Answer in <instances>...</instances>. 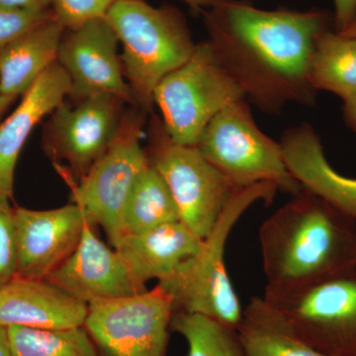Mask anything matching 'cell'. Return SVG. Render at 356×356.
<instances>
[{
  "label": "cell",
  "mask_w": 356,
  "mask_h": 356,
  "mask_svg": "<svg viewBox=\"0 0 356 356\" xmlns=\"http://www.w3.org/2000/svg\"><path fill=\"white\" fill-rule=\"evenodd\" d=\"M203 14L213 50L257 106L277 112L288 103L315 102L311 62L330 29L327 14L264 10L245 0H212Z\"/></svg>",
  "instance_id": "6da1fadb"
},
{
  "label": "cell",
  "mask_w": 356,
  "mask_h": 356,
  "mask_svg": "<svg viewBox=\"0 0 356 356\" xmlns=\"http://www.w3.org/2000/svg\"><path fill=\"white\" fill-rule=\"evenodd\" d=\"M259 229L269 286H300L356 270V220L302 187Z\"/></svg>",
  "instance_id": "7a4b0ae2"
},
{
  "label": "cell",
  "mask_w": 356,
  "mask_h": 356,
  "mask_svg": "<svg viewBox=\"0 0 356 356\" xmlns=\"http://www.w3.org/2000/svg\"><path fill=\"white\" fill-rule=\"evenodd\" d=\"M105 18L123 48L121 62L134 104L149 111L158 84L195 49L186 20L175 7L144 0H115Z\"/></svg>",
  "instance_id": "3957f363"
},
{
  "label": "cell",
  "mask_w": 356,
  "mask_h": 356,
  "mask_svg": "<svg viewBox=\"0 0 356 356\" xmlns=\"http://www.w3.org/2000/svg\"><path fill=\"white\" fill-rule=\"evenodd\" d=\"M278 191L277 185L270 182L235 189L197 254L187 259L172 277L158 282L172 297L175 312L197 314L236 331L243 308L225 266L227 241L250 206L259 201L273 202Z\"/></svg>",
  "instance_id": "277c9868"
},
{
  "label": "cell",
  "mask_w": 356,
  "mask_h": 356,
  "mask_svg": "<svg viewBox=\"0 0 356 356\" xmlns=\"http://www.w3.org/2000/svg\"><path fill=\"white\" fill-rule=\"evenodd\" d=\"M283 327L327 356H356V270L300 286H269L262 297Z\"/></svg>",
  "instance_id": "5b68a950"
},
{
  "label": "cell",
  "mask_w": 356,
  "mask_h": 356,
  "mask_svg": "<svg viewBox=\"0 0 356 356\" xmlns=\"http://www.w3.org/2000/svg\"><path fill=\"white\" fill-rule=\"evenodd\" d=\"M245 97L206 40L196 44L191 58L158 84L154 103L168 137L177 144L194 147L217 114Z\"/></svg>",
  "instance_id": "8992f818"
},
{
  "label": "cell",
  "mask_w": 356,
  "mask_h": 356,
  "mask_svg": "<svg viewBox=\"0 0 356 356\" xmlns=\"http://www.w3.org/2000/svg\"><path fill=\"white\" fill-rule=\"evenodd\" d=\"M194 147L234 188L270 182L291 195L302 189L288 170L280 143L259 128L245 99L217 114Z\"/></svg>",
  "instance_id": "52a82bcc"
},
{
  "label": "cell",
  "mask_w": 356,
  "mask_h": 356,
  "mask_svg": "<svg viewBox=\"0 0 356 356\" xmlns=\"http://www.w3.org/2000/svg\"><path fill=\"white\" fill-rule=\"evenodd\" d=\"M142 110L124 114L116 139L102 159L77 181L70 182L72 202L81 206L86 217L102 227L112 248L121 242L123 216L138 175L149 165L143 149Z\"/></svg>",
  "instance_id": "ba28073f"
},
{
  "label": "cell",
  "mask_w": 356,
  "mask_h": 356,
  "mask_svg": "<svg viewBox=\"0 0 356 356\" xmlns=\"http://www.w3.org/2000/svg\"><path fill=\"white\" fill-rule=\"evenodd\" d=\"M147 154L175 199L180 222L204 240L236 188L195 147L173 142L159 119L152 124Z\"/></svg>",
  "instance_id": "9c48e42d"
},
{
  "label": "cell",
  "mask_w": 356,
  "mask_h": 356,
  "mask_svg": "<svg viewBox=\"0 0 356 356\" xmlns=\"http://www.w3.org/2000/svg\"><path fill=\"white\" fill-rule=\"evenodd\" d=\"M172 297L161 285L126 298L89 304L83 327L97 356H166Z\"/></svg>",
  "instance_id": "30bf717a"
},
{
  "label": "cell",
  "mask_w": 356,
  "mask_h": 356,
  "mask_svg": "<svg viewBox=\"0 0 356 356\" xmlns=\"http://www.w3.org/2000/svg\"><path fill=\"white\" fill-rule=\"evenodd\" d=\"M126 102L113 95L79 99L76 106L63 102L50 115L44 131V153L63 177L77 181L102 158L116 139Z\"/></svg>",
  "instance_id": "8fae6325"
},
{
  "label": "cell",
  "mask_w": 356,
  "mask_h": 356,
  "mask_svg": "<svg viewBox=\"0 0 356 356\" xmlns=\"http://www.w3.org/2000/svg\"><path fill=\"white\" fill-rule=\"evenodd\" d=\"M65 30L58 64L70 77V96L83 99L92 95H113L134 104L118 54L120 43L106 18H95Z\"/></svg>",
  "instance_id": "7c38bea8"
},
{
  "label": "cell",
  "mask_w": 356,
  "mask_h": 356,
  "mask_svg": "<svg viewBox=\"0 0 356 356\" xmlns=\"http://www.w3.org/2000/svg\"><path fill=\"white\" fill-rule=\"evenodd\" d=\"M86 218L72 202L51 210L14 207L18 277L47 280L76 250Z\"/></svg>",
  "instance_id": "4fadbf2b"
},
{
  "label": "cell",
  "mask_w": 356,
  "mask_h": 356,
  "mask_svg": "<svg viewBox=\"0 0 356 356\" xmlns=\"http://www.w3.org/2000/svg\"><path fill=\"white\" fill-rule=\"evenodd\" d=\"M95 226L86 218L76 250L47 280L88 305L146 292L117 250L98 238Z\"/></svg>",
  "instance_id": "5bb4252c"
},
{
  "label": "cell",
  "mask_w": 356,
  "mask_h": 356,
  "mask_svg": "<svg viewBox=\"0 0 356 356\" xmlns=\"http://www.w3.org/2000/svg\"><path fill=\"white\" fill-rule=\"evenodd\" d=\"M70 95V77L58 62L55 63L0 123V195L13 197L16 165L28 138L40 122L50 116Z\"/></svg>",
  "instance_id": "9a60e30c"
},
{
  "label": "cell",
  "mask_w": 356,
  "mask_h": 356,
  "mask_svg": "<svg viewBox=\"0 0 356 356\" xmlns=\"http://www.w3.org/2000/svg\"><path fill=\"white\" fill-rule=\"evenodd\" d=\"M88 305L47 280L16 276L0 287V324L60 330L83 327Z\"/></svg>",
  "instance_id": "2e32d148"
},
{
  "label": "cell",
  "mask_w": 356,
  "mask_h": 356,
  "mask_svg": "<svg viewBox=\"0 0 356 356\" xmlns=\"http://www.w3.org/2000/svg\"><path fill=\"white\" fill-rule=\"evenodd\" d=\"M280 145L288 170L303 188L356 220V178L346 177L330 165L313 128L290 129Z\"/></svg>",
  "instance_id": "e0dca14e"
},
{
  "label": "cell",
  "mask_w": 356,
  "mask_h": 356,
  "mask_svg": "<svg viewBox=\"0 0 356 356\" xmlns=\"http://www.w3.org/2000/svg\"><path fill=\"white\" fill-rule=\"evenodd\" d=\"M198 238L178 221L161 225L140 234L123 236L115 248L131 273L143 284L168 280L202 245Z\"/></svg>",
  "instance_id": "ac0fdd59"
},
{
  "label": "cell",
  "mask_w": 356,
  "mask_h": 356,
  "mask_svg": "<svg viewBox=\"0 0 356 356\" xmlns=\"http://www.w3.org/2000/svg\"><path fill=\"white\" fill-rule=\"evenodd\" d=\"M65 26L54 15L0 51V95L18 97L58 62Z\"/></svg>",
  "instance_id": "d6986e66"
},
{
  "label": "cell",
  "mask_w": 356,
  "mask_h": 356,
  "mask_svg": "<svg viewBox=\"0 0 356 356\" xmlns=\"http://www.w3.org/2000/svg\"><path fill=\"white\" fill-rule=\"evenodd\" d=\"M236 334L243 356H327L283 327L259 297L243 309Z\"/></svg>",
  "instance_id": "ffe728a7"
},
{
  "label": "cell",
  "mask_w": 356,
  "mask_h": 356,
  "mask_svg": "<svg viewBox=\"0 0 356 356\" xmlns=\"http://www.w3.org/2000/svg\"><path fill=\"white\" fill-rule=\"evenodd\" d=\"M312 86L343 100L356 95V37L331 29L318 37L312 58Z\"/></svg>",
  "instance_id": "44dd1931"
},
{
  "label": "cell",
  "mask_w": 356,
  "mask_h": 356,
  "mask_svg": "<svg viewBox=\"0 0 356 356\" xmlns=\"http://www.w3.org/2000/svg\"><path fill=\"white\" fill-rule=\"evenodd\" d=\"M178 221L179 213L175 199L163 178L149 161L129 195L124 211V234H140Z\"/></svg>",
  "instance_id": "7402d4cb"
},
{
  "label": "cell",
  "mask_w": 356,
  "mask_h": 356,
  "mask_svg": "<svg viewBox=\"0 0 356 356\" xmlns=\"http://www.w3.org/2000/svg\"><path fill=\"white\" fill-rule=\"evenodd\" d=\"M13 356H97L83 327L42 330L8 327Z\"/></svg>",
  "instance_id": "603a6c76"
},
{
  "label": "cell",
  "mask_w": 356,
  "mask_h": 356,
  "mask_svg": "<svg viewBox=\"0 0 356 356\" xmlns=\"http://www.w3.org/2000/svg\"><path fill=\"white\" fill-rule=\"evenodd\" d=\"M170 329L184 337L187 356H243L236 330L212 318L173 312Z\"/></svg>",
  "instance_id": "cb8c5ba5"
},
{
  "label": "cell",
  "mask_w": 356,
  "mask_h": 356,
  "mask_svg": "<svg viewBox=\"0 0 356 356\" xmlns=\"http://www.w3.org/2000/svg\"><path fill=\"white\" fill-rule=\"evenodd\" d=\"M17 267L14 207L10 198L0 195V287L17 276Z\"/></svg>",
  "instance_id": "d4e9b609"
},
{
  "label": "cell",
  "mask_w": 356,
  "mask_h": 356,
  "mask_svg": "<svg viewBox=\"0 0 356 356\" xmlns=\"http://www.w3.org/2000/svg\"><path fill=\"white\" fill-rule=\"evenodd\" d=\"M115 0H54L56 18L72 29L95 18L105 17Z\"/></svg>",
  "instance_id": "484cf974"
},
{
  "label": "cell",
  "mask_w": 356,
  "mask_h": 356,
  "mask_svg": "<svg viewBox=\"0 0 356 356\" xmlns=\"http://www.w3.org/2000/svg\"><path fill=\"white\" fill-rule=\"evenodd\" d=\"M54 11L9 10L0 8V51L34 26L50 19Z\"/></svg>",
  "instance_id": "4316f807"
},
{
  "label": "cell",
  "mask_w": 356,
  "mask_h": 356,
  "mask_svg": "<svg viewBox=\"0 0 356 356\" xmlns=\"http://www.w3.org/2000/svg\"><path fill=\"white\" fill-rule=\"evenodd\" d=\"M334 31H346L356 18V0H334Z\"/></svg>",
  "instance_id": "83f0119b"
},
{
  "label": "cell",
  "mask_w": 356,
  "mask_h": 356,
  "mask_svg": "<svg viewBox=\"0 0 356 356\" xmlns=\"http://www.w3.org/2000/svg\"><path fill=\"white\" fill-rule=\"evenodd\" d=\"M54 0H0V8L9 10L47 11Z\"/></svg>",
  "instance_id": "f1b7e54d"
},
{
  "label": "cell",
  "mask_w": 356,
  "mask_h": 356,
  "mask_svg": "<svg viewBox=\"0 0 356 356\" xmlns=\"http://www.w3.org/2000/svg\"><path fill=\"white\" fill-rule=\"evenodd\" d=\"M343 114L348 127L356 133V95L343 100Z\"/></svg>",
  "instance_id": "f546056e"
},
{
  "label": "cell",
  "mask_w": 356,
  "mask_h": 356,
  "mask_svg": "<svg viewBox=\"0 0 356 356\" xmlns=\"http://www.w3.org/2000/svg\"><path fill=\"white\" fill-rule=\"evenodd\" d=\"M0 356H13L10 341H9L8 327L0 324Z\"/></svg>",
  "instance_id": "4dcf8cb0"
},
{
  "label": "cell",
  "mask_w": 356,
  "mask_h": 356,
  "mask_svg": "<svg viewBox=\"0 0 356 356\" xmlns=\"http://www.w3.org/2000/svg\"><path fill=\"white\" fill-rule=\"evenodd\" d=\"M182 1L191 6L195 13H203L204 10L210 6L212 0H182Z\"/></svg>",
  "instance_id": "1f68e13d"
},
{
  "label": "cell",
  "mask_w": 356,
  "mask_h": 356,
  "mask_svg": "<svg viewBox=\"0 0 356 356\" xmlns=\"http://www.w3.org/2000/svg\"><path fill=\"white\" fill-rule=\"evenodd\" d=\"M16 99L17 97H14V96L0 95V117L13 104Z\"/></svg>",
  "instance_id": "d6a6232c"
},
{
  "label": "cell",
  "mask_w": 356,
  "mask_h": 356,
  "mask_svg": "<svg viewBox=\"0 0 356 356\" xmlns=\"http://www.w3.org/2000/svg\"><path fill=\"white\" fill-rule=\"evenodd\" d=\"M341 34L346 35V36L356 37V18L353 21V24L346 31L341 32Z\"/></svg>",
  "instance_id": "836d02e7"
}]
</instances>
